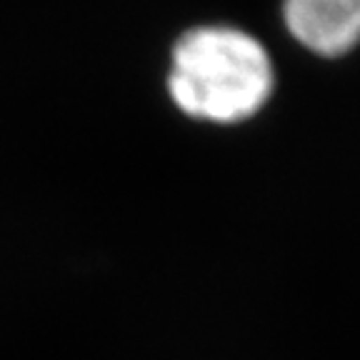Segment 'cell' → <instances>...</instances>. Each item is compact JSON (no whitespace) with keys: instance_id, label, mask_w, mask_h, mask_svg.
I'll use <instances>...</instances> for the list:
<instances>
[{"instance_id":"1","label":"cell","mask_w":360,"mask_h":360,"mask_svg":"<svg viewBox=\"0 0 360 360\" xmlns=\"http://www.w3.org/2000/svg\"><path fill=\"white\" fill-rule=\"evenodd\" d=\"M273 88L276 68L268 48L236 25H195L170 48L165 90L175 110L193 123H248L268 105Z\"/></svg>"},{"instance_id":"2","label":"cell","mask_w":360,"mask_h":360,"mask_svg":"<svg viewBox=\"0 0 360 360\" xmlns=\"http://www.w3.org/2000/svg\"><path fill=\"white\" fill-rule=\"evenodd\" d=\"M281 25L305 53L340 60L360 48V0H281Z\"/></svg>"}]
</instances>
